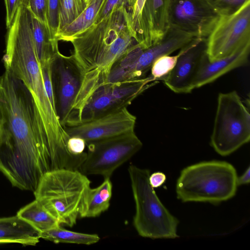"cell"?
Instances as JSON below:
<instances>
[{"label":"cell","instance_id":"cell-29","mask_svg":"<svg viewBox=\"0 0 250 250\" xmlns=\"http://www.w3.org/2000/svg\"><path fill=\"white\" fill-rule=\"evenodd\" d=\"M86 146L85 141L80 137H70L67 141V149L73 155L83 153Z\"/></svg>","mask_w":250,"mask_h":250},{"label":"cell","instance_id":"cell-1","mask_svg":"<svg viewBox=\"0 0 250 250\" xmlns=\"http://www.w3.org/2000/svg\"><path fill=\"white\" fill-rule=\"evenodd\" d=\"M0 171L13 186L34 192L45 173L63 167L32 93L7 70L0 77Z\"/></svg>","mask_w":250,"mask_h":250},{"label":"cell","instance_id":"cell-2","mask_svg":"<svg viewBox=\"0 0 250 250\" xmlns=\"http://www.w3.org/2000/svg\"><path fill=\"white\" fill-rule=\"evenodd\" d=\"M66 42L73 45V55L84 76V101L104 83L113 64L140 45L131 15L123 4Z\"/></svg>","mask_w":250,"mask_h":250},{"label":"cell","instance_id":"cell-33","mask_svg":"<svg viewBox=\"0 0 250 250\" xmlns=\"http://www.w3.org/2000/svg\"><path fill=\"white\" fill-rule=\"evenodd\" d=\"M250 167H249L244 173L239 177L237 176V184L238 186L247 185L250 181Z\"/></svg>","mask_w":250,"mask_h":250},{"label":"cell","instance_id":"cell-12","mask_svg":"<svg viewBox=\"0 0 250 250\" xmlns=\"http://www.w3.org/2000/svg\"><path fill=\"white\" fill-rule=\"evenodd\" d=\"M221 16L206 0H169V26L194 38L207 39Z\"/></svg>","mask_w":250,"mask_h":250},{"label":"cell","instance_id":"cell-5","mask_svg":"<svg viewBox=\"0 0 250 250\" xmlns=\"http://www.w3.org/2000/svg\"><path fill=\"white\" fill-rule=\"evenodd\" d=\"M90 183L79 170L58 169L43 175L34 194L61 225L72 227L79 217Z\"/></svg>","mask_w":250,"mask_h":250},{"label":"cell","instance_id":"cell-26","mask_svg":"<svg viewBox=\"0 0 250 250\" xmlns=\"http://www.w3.org/2000/svg\"><path fill=\"white\" fill-rule=\"evenodd\" d=\"M221 16L233 14L250 0H206Z\"/></svg>","mask_w":250,"mask_h":250},{"label":"cell","instance_id":"cell-10","mask_svg":"<svg viewBox=\"0 0 250 250\" xmlns=\"http://www.w3.org/2000/svg\"><path fill=\"white\" fill-rule=\"evenodd\" d=\"M250 44V0L235 13L221 16L207 38V53L212 62L232 56Z\"/></svg>","mask_w":250,"mask_h":250},{"label":"cell","instance_id":"cell-24","mask_svg":"<svg viewBox=\"0 0 250 250\" xmlns=\"http://www.w3.org/2000/svg\"><path fill=\"white\" fill-rule=\"evenodd\" d=\"M86 7L83 0H60L58 32L76 19Z\"/></svg>","mask_w":250,"mask_h":250},{"label":"cell","instance_id":"cell-18","mask_svg":"<svg viewBox=\"0 0 250 250\" xmlns=\"http://www.w3.org/2000/svg\"><path fill=\"white\" fill-rule=\"evenodd\" d=\"M40 238V232L17 215L0 218V244L34 246Z\"/></svg>","mask_w":250,"mask_h":250},{"label":"cell","instance_id":"cell-11","mask_svg":"<svg viewBox=\"0 0 250 250\" xmlns=\"http://www.w3.org/2000/svg\"><path fill=\"white\" fill-rule=\"evenodd\" d=\"M153 80L143 79L100 86L89 97L78 117L77 124L127 107L139 95L151 86Z\"/></svg>","mask_w":250,"mask_h":250},{"label":"cell","instance_id":"cell-15","mask_svg":"<svg viewBox=\"0 0 250 250\" xmlns=\"http://www.w3.org/2000/svg\"><path fill=\"white\" fill-rule=\"evenodd\" d=\"M169 0H146L142 11L137 38L147 48L161 40L168 25Z\"/></svg>","mask_w":250,"mask_h":250},{"label":"cell","instance_id":"cell-20","mask_svg":"<svg viewBox=\"0 0 250 250\" xmlns=\"http://www.w3.org/2000/svg\"><path fill=\"white\" fill-rule=\"evenodd\" d=\"M31 26L34 47L40 67L48 64L60 52L58 41L51 35L45 24L32 16Z\"/></svg>","mask_w":250,"mask_h":250},{"label":"cell","instance_id":"cell-21","mask_svg":"<svg viewBox=\"0 0 250 250\" xmlns=\"http://www.w3.org/2000/svg\"><path fill=\"white\" fill-rule=\"evenodd\" d=\"M40 233L61 225L42 203L36 199L21 208L17 214Z\"/></svg>","mask_w":250,"mask_h":250},{"label":"cell","instance_id":"cell-16","mask_svg":"<svg viewBox=\"0 0 250 250\" xmlns=\"http://www.w3.org/2000/svg\"><path fill=\"white\" fill-rule=\"evenodd\" d=\"M193 37L190 35L169 26L162 39L150 47L143 49L139 60L141 75L145 77L153 62L158 58L169 55L189 43Z\"/></svg>","mask_w":250,"mask_h":250},{"label":"cell","instance_id":"cell-14","mask_svg":"<svg viewBox=\"0 0 250 250\" xmlns=\"http://www.w3.org/2000/svg\"><path fill=\"white\" fill-rule=\"evenodd\" d=\"M207 49V39L196 38L181 48L174 68L163 79L165 85L175 93L191 92Z\"/></svg>","mask_w":250,"mask_h":250},{"label":"cell","instance_id":"cell-23","mask_svg":"<svg viewBox=\"0 0 250 250\" xmlns=\"http://www.w3.org/2000/svg\"><path fill=\"white\" fill-rule=\"evenodd\" d=\"M40 238L55 243H72L91 245L100 239L96 234H87L70 231L62 228L61 225L40 233Z\"/></svg>","mask_w":250,"mask_h":250},{"label":"cell","instance_id":"cell-30","mask_svg":"<svg viewBox=\"0 0 250 250\" xmlns=\"http://www.w3.org/2000/svg\"><path fill=\"white\" fill-rule=\"evenodd\" d=\"M6 10V26L8 28L12 24L21 0H4Z\"/></svg>","mask_w":250,"mask_h":250},{"label":"cell","instance_id":"cell-3","mask_svg":"<svg viewBox=\"0 0 250 250\" xmlns=\"http://www.w3.org/2000/svg\"><path fill=\"white\" fill-rule=\"evenodd\" d=\"M3 62L5 70L21 80L32 93L51 149H67L69 138L46 93L32 36L31 16L24 1L19 5L8 28Z\"/></svg>","mask_w":250,"mask_h":250},{"label":"cell","instance_id":"cell-25","mask_svg":"<svg viewBox=\"0 0 250 250\" xmlns=\"http://www.w3.org/2000/svg\"><path fill=\"white\" fill-rule=\"evenodd\" d=\"M178 56V54L174 56L166 55L156 59L151 65L149 76L154 81L163 80L174 68Z\"/></svg>","mask_w":250,"mask_h":250},{"label":"cell","instance_id":"cell-4","mask_svg":"<svg viewBox=\"0 0 250 250\" xmlns=\"http://www.w3.org/2000/svg\"><path fill=\"white\" fill-rule=\"evenodd\" d=\"M235 167L222 161H204L184 168L176 184L177 197L183 202L217 204L232 198L236 192Z\"/></svg>","mask_w":250,"mask_h":250},{"label":"cell","instance_id":"cell-19","mask_svg":"<svg viewBox=\"0 0 250 250\" xmlns=\"http://www.w3.org/2000/svg\"><path fill=\"white\" fill-rule=\"evenodd\" d=\"M112 185L110 178L104 179L98 187H89L85 192L79 217H96L104 212L109 207L112 197Z\"/></svg>","mask_w":250,"mask_h":250},{"label":"cell","instance_id":"cell-6","mask_svg":"<svg viewBox=\"0 0 250 250\" xmlns=\"http://www.w3.org/2000/svg\"><path fill=\"white\" fill-rule=\"evenodd\" d=\"M128 171L135 204L133 225L138 234L151 239L178 237V220L168 211L149 182L150 171L131 164Z\"/></svg>","mask_w":250,"mask_h":250},{"label":"cell","instance_id":"cell-32","mask_svg":"<svg viewBox=\"0 0 250 250\" xmlns=\"http://www.w3.org/2000/svg\"><path fill=\"white\" fill-rule=\"evenodd\" d=\"M166 180V176L162 172H155L149 176V182L153 188H158L162 186Z\"/></svg>","mask_w":250,"mask_h":250},{"label":"cell","instance_id":"cell-28","mask_svg":"<svg viewBox=\"0 0 250 250\" xmlns=\"http://www.w3.org/2000/svg\"><path fill=\"white\" fill-rule=\"evenodd\" d=\"M60 0H47V21L51 35L55 38L59 25Z\"/></svg>","mask_w":250,"mask_h":250},{"label":"cell","instance_id":"cell-9","mask_svg":"<svg viewBox=\"0 0 250 250\" xmlns=\"http://www.w3.org/2000/svg\"><path fill=\"white\" fill-rule=\"evenodd\" d=\"M86 145L87 152L80 171L85 175H100L106 179L135 155L143 144L133 131Z\"/></svg>","mask_w":250,"mask_h":250},{"label":"cell","instance_id":"cell-22","mask_svg":"<svg viewBox=\"0 0 250 250\" xmlns=\"http://www.w3.org/2000/svg\"><path fill=\"white\" fill-rule=\"evenodd\" d=\"M106 0H92L80 15L72 22L59 30L55 38L59 42L66 41L91 26L95 21L99 11Z\"/></svg>","mask_w":250,"mask_h":250},{"label":"cell","instance_id":"cell-17","mask_svg":"<svg viewBox=\"0 0 250 250\" xmlns=\"http://www.w3.org/2000/svg\"><path fill=\"white\" fill-rule=\"evenodd\" d=\"M250 50L249 44L232 56L212 62L209 61L207 53L201 61L194 88L212 83L229 71L245 65L248 62Z\"/></svg>","mask_w":250,"mask_h":250},{"label":"cell","instance_id":"cell-35","mask_svg":"<svg viewBox=\"0 0 250 250\" xmlns=\"http://www.w3.org/2000/svg\"></svg>","mask_w":250,"mask_h":250},{"label":"cell","instance_id":"cell-13","mask_svg":"<svg viewBox=\"0 0 250 250\" xmlns=\"http://www.w3.org/2000/svg\"><path fill=\"white\" fill-rule=\"evenodd\" d=\"M136 122V117L124 107L64 128L69 137H80L87 143L133 131Z\"/></svg>","mask_w":250,"mask_h":250},{"label":"cell","instance_id":"cell-7","mask_svg":"<svg viewBox=\"0 0 250 250\" xmlns=\"http://www.w3.org/2000/svg\"><path fill=\"white\" fill-rule=\"evenodd\" d=\"M250 140V114L236 91L220 93L210 145L221 156L231 154Z\"/></svg>","mask_w":250,"mask_h":250},{"label":"cell","instance_id":"cell-27","mask_svg":"<svg viewBox=\"0 0 250 250\" xmlns=\"http://www.w3.org/2000/svg\"><path fill=\"white\" fill-rule=\"evenodd\" d=\"M24 0L27 8L31 16L45 24L48 28L47 21V0Z\"/></svg>","mask_w":250,"mask_h":250},{"label":"cell","instance_id":"cell-34","mask_svg":"<svg viewBox=\"0 0 250 250\" xmlns=\"http://www.w3.org/2000/svg\"><path fill=\"white\" fill-rule=\"evenodd\" d=\"M84 3L86 4V7L88 6L92 1V0H83Z\"/></svg>","mask_w":250,"mask_h":250},{"label":"cell","instance_id":"cell-31","mask_svg":"<svg viewBox=\"0 0 250 250\" xmlns=\"http://www.w3.org/2000/svg\"><path fill=\"white\" fill-rule=\"evenodd\" d=\"M122 4V0H106L101 8L94 22L106 16L117 5Z\"/></svg>","mask_w":250,"mask_h":250},{"label":"cell","instance_id":"cell-8","mask_svg":"<svg viewBox=\"0 0 250 250\" xmlns=\"http://www.w3.org/2000/svg\"><path fill=\"white\" fill-rule=\"evenodd\" d=\"M54 108L64 127L77 124L82 108L84 76L74 55L59 52L49 64Z\"/></svg>","mask_w":250,"mask_h":250}]
</instances>
